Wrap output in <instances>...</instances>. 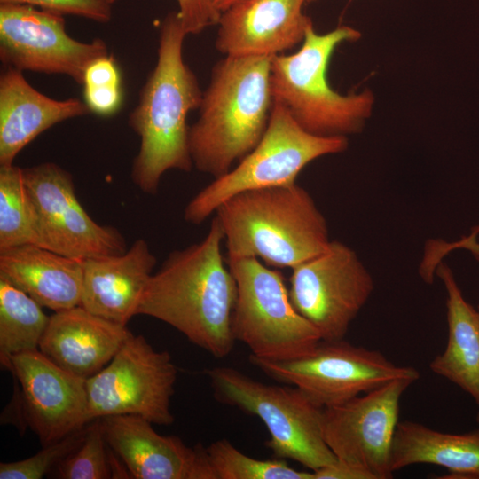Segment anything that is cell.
Masks as SVG:
<instances>
[{"mask_svg":"<svg viewBox=\"0 0 479 479\" xmlns=\"http://www.w3.org/2000/svg\"><path fill=\"white\" fill-rule=\"evenodd\" d=\"M224 232L214 216L205 238L171 252L152 274L137 314L176 328L216 358L233 349L232 315L237 284L222 255Z\"/></svg>","mask_w":479,"mask_h":479,"instance_id":"obj_1","label":"cell"},{"mask_svg":"<svg viewBox=\"0 0 479 479\" xmlns=\"http://www.w3.org/2000/svg\"><path fill=\"white\" fill-rule=\"evenodd\" d=\"M186 35L177 12H169L161 24L156 65L129 116L130 127L140 137L131 178L148 194L157 192L166 171L189 172L193 167L186 118L199 109L203 91L184 61Z\"/></svg>","mask_w":479,"mask_h":479,"instance_id":"obj_2","label":"cell"},{"mask_svg":"<svg viewBox=\"0 0 479 479\" xmlns=\"http://www.w3.org/2000/svg\"><path fill=\"white\" fill-rule=\"evenodd\" d=\"M273 57L225 56L213 67L199 118L189 127L190 153L199 171L214 178L226 174L262 139L273 104Z\"/></svg>","mask_w":479,"mask_h":479,"instance_id":"obj_3","label":"cell"},{"mask_svg":"<svg viewBox=\"0 0 479 479\" xmlns=\"http://www.w3.org/2000/svg\"><path fill=\"white\" fill-rule=\"evenodd\" d=\"M215 213L227 258L255 257L272 268L293 269L331 242L325 216L297 184L239 192Z\"/></svg>","mask_w":479,"mask_h":479,"instance_id":"obj_4","label":"cell"},{"mask_svg":"<svg viewBox=\"0 0 479 479\" xmlns=\"http://www.w3.org/2000/svg\"><path fill=\"white\" fill-rule=\"evenodd\" d=\"M361 33L339 26L318 34L311 24L294 54L275 55L271 67L273 102L282 105L306 131L322 137L356 134L370 117L374 95L369 90L342 95L329 84L327 69L338 45L355 42Z\"/></svg>","mask_w":479,"mask_h":479,"instance_id":"obj_5","label":"cell"},{"mask_svg":"<svg viewBox=\"0 0 479 479\" xmlns=\"http://www.w3.org/2000/svg\"><path fill=\"white\" fill-rule=\"evenodd\" d=\"M214 397L258 417L270 439L266 446L276 459H292L310 471L337 459L322 434L323 408L294 386L269 385L229 366L205 371Z\"/></svg>","mask_w":479,"mask_h":479,"instance_id":"obj_6","label":"cell"},{"mask_svg":"<svg viewBox=\"0 0 479 479\" xmlns=\"http://www.w3.org/2000/svg\"><path fill=\"white\" fill-rule=\"evenodd\" d=\"M348 145L347 137H322L306 131L282 105L273 102L258 145L235 168L201 189L186 205L184 218L200 224L239 192L294 185L310 162L342 153Z\"/></svg>","mask_w":479,"mask_h":479,"instance_id":"obj_7","label":"cell"},{"mask_svg":"<svg viewBox=\"0 0 479 479\" xmlns=\"http://www.w3.org/2000/svg\"><path fill=\"white\" fill-rule=\"evenodd\" d=\"M237 284L232 332L250 356L285 360L310 351L322 339L294 307L283 274L258 258H227Z\"/></svg>","mask_w":479,"mask_h":479,"instance_id":"obj_8","label":"cell"},{"mask_svg":"<svg viewBox=\"0 0 479 479\" xmlns=\"http://www.w3.org/2000/svg\"><path fill=\"white\" fill-rule=\"evenodd\" d=\"M249 360L272 380L299 389L320 408L342 404L394 380L420 378L416 368L395 365L380 351L343 339L321 340L308 353L291 359L249 356Z\"/></svg>","mask_w":479,"mask_h":479,"instance_id":"obj_9","label":"cell"},{"mask_svg":"<svg viewBox=\"0 0 479 479\" xmlns=\"http://www.w3.org/2000/svg\"><path fill=\"white\" fill-rule=\"evenodd\" d=\"M177 377L168 351H157L144 336L131 334L112 360L86 380L90 420L135 415L153 424H172L170 400Z\"/></svg>","mask_w":479,"mask_h":479,"instance_id":"obj_10","label":"cell"},{"mask_svg":"<svg viewBox=\"0 0 479 479\" xmlns=\"http://www.w3.org/2000/svg\"><path fill=\"white\" fill-rule=\"evenodd\" d=\"M291 270L288 292L295 310L318 330L322 340L343 339L374 288L356 252L331 240L324 252Z\"/></svg>","mask_w":479,"mask_h":479,"instance_id":"obj_11","label":"cell"},{"mask_svg":"<svg viewBox=\"0 0 479 479\" xmlns=\"http://www.w3.org/2000/svg\"><path fill=\"white\" fill-rule=\"evenodd\" d=\"M415 381L397 379L342 404L323 408L322 434L338 461L371 479H389L399 403Z\"/></svg>","mask_w":479,"mask_h":479,"instance_id":"obj_12","label":"cell"},{"mask_svg":"<svg viewBox=\"0 0 479 479\" xmlns=\"http://www.w3.org/2000/svg\"><path fill=\"white\" fill-rule=\"evenodd\" d=\"M108 55L104 40L77 41L63 15L21 4H0V59L6 67L65 75L79 84L95 59Z\"/></svg>","mask_w":479,"mask_h":479,"instance_id":"obj_13","label":"cell"},{"mask_svg":"<svg viewBox=\"0 0 479 479\" xmlns=\"http://www.w3.org/2000/svg\"><path fill=\"white\" fill-rule=\"evenodd\" d=\"M35 206L41 247L85 260L124 253L126 241L114 227L96 223L82 208L70 173L53 162L23 168Z\"/></svg>","mask_w":479,"mask_h":479,"instance_id":"obj_14","label":"cell"},{"mask_svg":"<svg viewBox=\"0 0 479 479\" xmlns=\"http://www.w3.org/2000/svg\"><path fill=\"white\" fill-rule=\"evenodd\" d=\"M5 368L20 382L24 420L43 446L91 421L86 379L65 371L39 349L10 357Z\"/></svg>","mask_w":479,"mask_h":479,"instance_id":"obj_15","label":"cell"},{"mask_svg":"<svg viewBox=\"0 0 479 479\" xmlns=\"http://www.w3.org/2000/svg\"><path fill=\"white\" fill-rule=\"evenodd\" d=\"M106 441L135 479H216L206 447L161 436L135 415L101 418Z\"/></svg>","mask_w":479,"mask_h":479,"instance_id":"obj_16","label":"cell"},{"mask_svg":"<svg viewBox=\"0 0 479 479\" xmlns=\"http://www.w3.org/2000/svg\"><path fill=\"white\" fill-rule=\"evenodd\" d=\"M307 0H240L221 13L215 46L224 56L273 57L304 39Z\"/></svg>","mask_w":479,"mask_h":479,"instance_id":"obj_17","label":"cell"},{"mask_svg":"<svg viewBox=\"0 0 479 479\" xmlns=\"http://www.w3.org/2000/svg\"><path fill=\"white\" fill-rule=\"evenodd\" d=\"M156 264L148 243L137 240L124 253L83 260L81 304L89 312L126 326L137 309Z\"/></svg>","mask_w":479,"mask_h":479,"instance_id":"obj_18","label":"cell"},{"mask_svg":"<svg viewBox=\"0 0 479 479\" xmlns=\"http://www.w3.org/2000/svg\"><path fill=\"white\" fill-rule=\"evenodd\" d=\"M130 334L126 326L76 306L50 317L38 349L65 371L87 380L112 360Z\"/></svg>","mask_w":479,"mask_h":479,"instance_id":"obj_19","label":"cell"},{"mask_svg":"<svg viewBox=\"0 0 479 479\" xmlns=\"http://www.w3.org/2000/svg\"><path fill=\"white\" fill-rule=\"evenodd\" d=\"M90 114L83 100H57L32 87L20 71L6 67L0 76V166L13 164L38 135L63 121Z\"/></svg>","mask_w":479,"mask_h":479,"instance_id":"obj_20","label":"cell"},{"mask_svg":"<svg viewBox=\"0 0 479 479\" xmlns=\"http://www.w3.org/2000/svg\"><path fill=\"white\" fill-rule=\"evenodd\" d=\"M0 277L54 312L80 306L83 260L36 245L0 251Z\"/></svg>","mask_w":479,"mask_h":479,"instance_id":"obj_21","label":"cell"},{"mask_svg":"<svg viewBox=\"0 0 479 479\" xmlns=\"http://www.w3.org/2000/svg\"><path fill=\"white\" fill-rule=\"evenodd\" d=\"M436 273L447 294L448 342L429 367L469 395L479 407V311L466 301L446 263L441 262Z\"/></svg>","mask_w":479,"mask_h":479,"instance_id":"obj_22","label":"cell"},{"mask_svg":"<svg viewBox=\"0 0 479 479\" xmlns=\"http://www.w3.org/2000/svg\"><path fill=\"white\" fill-rule=\"evenodd\" d=\"M414 464L440 466L450 472L451 478L479 479V428L449 433L415 421L398 422L390 470L394 474Z\"/></svg>","mask_w":479,"mask_h":479,"instance_id":"obj_23","label":"cell"},{"mask_svg":"<svg viewBox=\"0 0 479 479\" xmlns=\"http://www.w3.org/2000/svg\"><path fill=\"white\" fill-rule=\"evenodd\" d=\"M50 317L35 300L0 277V360L39 349Z\"/></svg>","mask_w":479,"mask_h":479,"instance_id":"obj_24","label":"cell"},{"mask_svg":"<svg viewBox=\"0 0 479 479\" xmlns=\"http://www.w3.org/2000/svg\"><path fill=\"white\" fill-rule=\"evenodd\" d=\"M21 245L41 247L35 206L22 169L0 166V251Z\"/></svg>","mask_w":479,"mask_h":479,"instance_id":"obj_25","label":"cell"},{"mask_svg":"<svg viewBox=\"0 0 479 479\" xmlns=\"http://www.w3.org/2000/svg\"><path fill=\"white\" fill-rule=\"evenodd\" d=\"M206 449L216 479H313L312 471L296 470L281 459L251 458L225 438Z\"/></svg>","mask_w":479,"mask_h":479,"instance_id":"obj_26","label":"cell"},{"mask_svg":"<svg viewBox=\"0 0 479 479\" xmlns=\"http://www.w3.org/2000/svg\"><path fill=\"white\" fill-rule=\"evenodd\" d=\"M113 450L107 444L101 418L90 421L80 446L57 467V476L61 479L113 478Z\"/></svg>","mask_w":479,"mask_h":479,"instance_id":"obj_27","label":"cell"},{"mask_svg":"<svg viewBox=\"0 0 479 479\" xmlns=\"http://www.w3.org/2000/svg\"><path fill=\"white\" fill-rule=\"evenodd\" d=\"M88 426V425H87ZM87 426L19 461L1 462L0 479H41L82 443Z\"/></svg>","mask_w":479,"mask_h":479,"instance_id":"obj_28","label":"cell"},{"mask_svg":"<svg viewBox=\"0 0 479 479\" xmlns=\"http://www.w3.org/2000/svg\"><path fill=\"white\" fill-rule=\"evenodd\" d=\"M119 0H0V4L32 5L60 15H75L99 23H107Z\"/></svg>","mask_w":479,"mask_h":479,"instance_id":"obj_29","label":"cell"},{"mask_svg":"<svg viewBox=\"0 0 479 479\" xmlns=\"http://www.w3.org/2000/svg\"><path fill=\"white\" fill-rule=\"evenodd\" d=\"M178 16L188 35H198L208 27L217 25L221 12L210 0H177Z\"/></svg>","mask_w":479,"mask_h":479,"instance_id":"obj_30","label":"cell"},{"mask_svg":"<svg viewBox=\"0 0 479 479\" xmlns=\"http://www.w3.org/2000/svg\"><path fill=\"white\" fill-rule=\"evenodd\" d=\"M479 226H475L471 233L453 242H446L442 240H432L426 246L424 257L420 264L421 270L433 275L442 258L454 249H466L471 252L475 258L479 261Z\"/></svg>","mask_w":479,"mask_h":479,"instance_id":"obj_31","label":"cell"},{"mask_svg":"<svg viewBox=\"0 0 479 479\" xmlns=\"http://www.w3.org/2000/svg\"><path fill=\"white\" fill-rule=\"evenodd\" d=\"M123 100L122 86H83V101L90 113L101 116L115 114Z\"/></svg>","mask_w":479,"mask_h":479,"instance_id":"obj_32","label":"cell"},{"mask_svg":"<svg viewBox=\"0 0 479 479\" xmlns=\"http://www.w3.org/2000/svg\"><path fill=\"white\" fill-rule=\"evenodd\" d=\"M121 73L115 59L109 54L91 62L87 67L83 86H121Z\"/></svg>","mask_w":479,"mask_h":479,"instance_id":"obj_33","label":"cell"},{"mask_svg":"<svg viewBox=\"0 0 479 479\" xmlns=\"http://www.w3.org/2000/svg\"><path fill=\"white\" fill-rule=\"evenodd\" d=\"M312 473L313 479H371L365 472L338 460Z\"/></svg>","mask_w":479,"mask_h":479,"instance_id":"obj_34","label":"cell"},{"mask_svg":"<svg viewBox=\"0 0 479 479\" xmlns=\"http://www.w3.org/2000/svg\"><path fill=\"white\" fill-rule=\"evenodd\" d=\"M240 0H210L214 7L221 13Z\"/></svg>","mask_w":479,"mask_h":479,"instance_id":"obj_35","label":"cell"},{"mask_svg":"<svg viewBox=\"0 0 479 479\" xmlns=\"http://www.w3.org/2000/svg\"><path fill=\"white\" fill-rule=\"evenodd\" d=\"M475 420H476L477 423L479 424V412H478V413L476 414Z\"/></svg>","mask_w":479,"mask_h":479,"instance_id":"obj_36","label":"cell"},{"mask_svg":"<svg viewBox=\"0 0 479 479\" xmlns=\"http://www.w3.org/2000/svg\"><path fill=\"white\" fill-rule=\"evenodd\" d=\"M312 1H315V0H307V2H312Z\"/></svg>","mask_w":479,"mask_h":479,"instance_id":"obj_37","label":"cell"},{"mask_svg":"<svg viewBox=\"0 0 479 479\" xmlns=\"http://www.w3.org/2000/svg\"><path fill=\"white\" fill-rule=\"evenodd\" d=\"M477 310H478V311H479V305L477 306Z\"/></svg>","mask_w":479,"mask_h":479,"instance_id":"obj_38","label":"cell"}]
</instances>
